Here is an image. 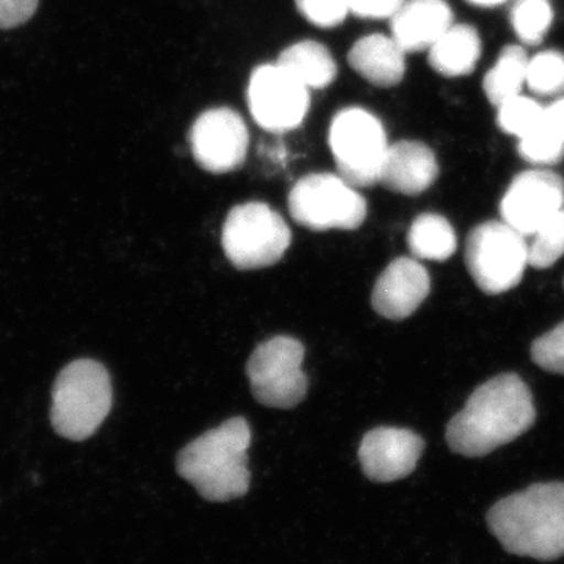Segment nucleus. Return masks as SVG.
I'll return each instance as SVG.
<instances>
[{"label":"nucleus","instance_id":"24","mask_svg":"<svg viewBox=\"0 0 564 564\" xmlns=\"http://www.w3.org/2000/svg\"><path fill=\"white\" fill-rule=\"evenodd\" d=\"M533 236V242L529 245L530 265L540 270L549 269L564 256V207Z\"/></svg>","mask_w":564,"mask_h":564},{"label":"nucleus","instance_id":"29","mask_svg":"<svg viewBox=\"0 0 564 564\" xmlns=\"http://www.w3.org/2000/svg\"><path fill=\"white\" fill-rule=\"evenodd\" d=\"M40 0H0V31L20 28L32 20Z\"/></svg>","mask_w":564,"mask_h":564},{"label":"nucleus","instance_id":"20","mask_svg":"<svg viewBox=\"0 0 564 564\" xmlns=\"http://www.w3.org/2000/svg\"><path fill=\"white\" fill-rule=\"evenodd\" d=\"M522 158L536 165H551L564 155V98L544 107L541 120L529 135L519 140Z\"/></svg>","mask_w":564,"mask_h":564},{"label":"nucleus","instance_id":"13","mask_svg":"<svg viewBox=\"0 0 564 564\" xmlns=\"http://www.w3.org/2000/svg\"><path fill=\"white\" fill-rule=\"evenodd\" d=\"M423 448L422 437L410 430L377 429L364 436L359 462L370 480L391 484L414 473Z\"/></svg>","mask_w":564,"mask_h":564},{"label":"nucleus","instance_id":"22","mask_svg":"<svg viewBox=\"0 0 564 564\" xmlns=\"http://www.w3.org/2000/svg\"><path fill=\"white\" fill-rule=\"evenodd\" d=\"M530 58L521 46H507L500 52L496 65L485 76L484 88L486 96L494 106L521 95L527 84V68Z\"/></svg>","mask_w":564,"mask_h":564},{"label":"nucleus","instance_id":"19","mask_svg":"<svg viewBox=\"0 0 564 564\" xmlns=\"http://www.w3.org/2000/svg\"><path fill=\"white\" fill-rule=\"evenodd\" d=\"M276 63L310 90L328 87L337 76L333 55L315 41H300L293 44L282 52Z\"/></svg>","mask_w":564,"mask_h":564},{"label":"nucleus","instance_id":"1","mask_svg":"<svg viewBox=\"0 0 564 564\" xmlns=\"http://www.w3.org/2000/svg\"><path fill=\"white\" fill-rule=\"evenodd\" d=\"M536 419L533 397L514 373L497 375L475 389L466 406L448 422V447L455 454L480 458L518 440Z\"/></svg>","mask_w":564,"mask_h":564},{"label":"nucleus","instance_id":"14","mask_svg":"<svg viewBox=\"0 0 564 564\" xmlns=\"http://www.w3.org/2000/svg\"><path fill=\"white\" fill-rule=\"evenodd\" d=\"M430 285V274L422 263L411 258L395 259L375 284L373 310L389 321H403L425 302Z\"/></svg>","mask_w":564,"mask_h":564},{"label":"nucleus","instance_id":"8","mask_svg":"<svg viewBox=\"0 0 564 564\" xmlns=\"http://www.w3.org/2000/svg\"><path fill=\"white\" fill-rule=\"evenodd\" d=\"M337 174L352 187H372L380 181L389 150L383 124L370 111L350 107L334 117L329 129Z\"/></svg>","mask_w":564,"mask_h":564},{"label":"nucleus","instance_id":"15","mask_svg":"<svg viewBox=\"0 0 564 564\" xmlns=\"http://www.w3.org/2000/svg\"><path fill=\"white\" fill-rule=\"evenodd\" d=\"M440 174L433 151L421 141H399L389 144L380 181L388 191L406 196L421 195L429 191Z\"/></svg>","mask_w":564,"mask_h":564},{"label":"nucleus","instance_id":"23","mask_svg":"<svg viewBox=\"0 0 564 564\" xmlns=\"http://www.w3.org/2000/svg\"><path fill=\"white\" fill-rule=\"evenodd\" d=\"M552 21L554 10L549 0H518L511 13L516 35L525 44L541 43L551 29Z\"/></svg>","mask_w":564,"mask_h":564},{"label":"nucleus","instance_id":"30","mask_svg":"<svg viewBox=\"0 0 564 564\" xmlns=\"http://www.w3.org/2000/svg\"><path fill=\"white\" fill-rule=\"evenodd\" d=\"M350 13L367 20L392 18L404 0H347Z\"/></svg>","mask_w":564,"mask_h":564},{"label":"nucleus","instance_id":"26","mask_svg":"<svg viewBox=\"0 0 564 564\" xmlns=\"http://www.w3.org/2000/svg\"><path fill=\"white\" fill-rule=\"evenodd\" d=\"M543 110L544 107H541L533 99L525 98L521 93V95L500 104L497 122H499L503 132L521 140L536 128Z\"/></svg>","mask_w":564,"mask_h":564},{"label":"nucleus","instance_id":"25","mask_svg":"<svg viewBox=\"0 0 564 564\" xmlns=\"http://www.w3.org/2000/svg\"><path fill=\"white\" fill-rule=\"evenodd\" d=\"M527 85L541 96L556 95L564 90V55L545 51L534 55L527 68Z\"/></svg>","mask_w":564,"mask_h":564},{"label":"nucleus","instance_id":"7","mask_svg":"<svg viewBox=\"0 0 564 564\" xmlns=\"http://www.w3.org/2000/svg\"><path fill=\"white\" fill-rule=\"evenodd\" d=\"M293 220L313 231H352L366 221L367 203L339 174H307L289 195Z\"/></svg>","mask_w":564,"mask_h":564},{"label":"nucleus","instance_id":"17","mask_svg":"<svg viewBox=\"0 0 564 564\" xmlns=\"http://www.w3.org/2000/svg\"><path fill=\"white\" fill-rule=\"evenodd\" d=\"M404 52L392 36H364L348 54V63L359 76L377 87L389 88L400 84L406 69Z\"/></svg>","mask_w":564,"mask_h":564},{"label":"nucleus","instance_id":"11","mask_svg":"<svg viewBox=\"0 0 564 564\" xmlns=\"http://www.w3.org/2000/svg\"><path fill=\"white\" fill-rule=\"evenodd\" d=\"M191 147L196 163L206 172L232 173L247 159L250 135L237 111L220 107L199 115L192 128Z\"/></svg>","mask_w":564,"mask_h":564},{"label":"nucleus","instance_id":"12","mask_svg":"<svg viewBox=\"0 0 564 564\" xmlns=\"http://www.w3.org/2000/svg\"><path fill=\"white\" fill-rule=\"evenodd\" d=\"M564 207V182L547 170L516 176L500 203L502 220L524 236H533Z\"/></svg>","mask_w":564,"mask_h":564},{"label":"nucleus","instance_id":"27","mask_svg":"<svg viewBox=\"0 0 564 564\" xmlns=\"http://www.w3.org/2000/svg\"><path fill=\"white\" fill-rule=\"evenodd\" d=\"M532 359L547 372L564 375V322L534 340Z\"/></svg>","mask_w":564,"mask_h":564},{"label":"nucleus","instance_id":"9","mask_svg":"<svg viewBox=\"0 0 564 564\" xmlns=\"http://www.w3.org/2000/svg\"><path fill=\"white\" fill-rule=\"evenodd\" d=\"M303 359L304 347L293 337L278 336L259 345L247 366L256 400L280 410L302 403L307 392Z\"/></svg>","mask_w":564,"mask_h":564},{"label":"nucleus","instance_id":"16","mask_svg":"<svg viewBox=\"0 0 564 564\" xmlns=\"http://www.w3.org/2000/svg\"><path fill=\"white\" fill-rule=\"evenodd\" d=\"M392 20V39L404 52L429 51L454 24L445 0H404Z\"/></svg>","mask_w":564,"mask_h":564},{"label":"nucleus","instance_id":"21","mask_svg":"<svg viewBox=\"0 0 564 564\" xmlns=\"http://www.w3.org/2000/svg\"><path fill=\"white\" fill-rule=\"evenodd\" d=\"M408 245L414 258L444 262L455 254L458 240L451 223L437 214L415 218L408 232Z\"/></svg>","mask_w":564,"mask_h":564},{"label":"nucleus","instance_id":"10","mask_svg":"<svg viewBox=\"0 0 564 564\" xmlns=\"http://www.w3.org/2000/svg\"><path fill=\"white\" fill-rule=\"evenodd\" d=\"M310 88L282 69L278 63L259 66L248 85L252 118L265 131H293L310 110Z\"/></svg>","mask_w":564,"mask_h":564},{"label":"nucleus","instance_id":"5","mask_svg":"<svg viewBox=\"0 0 564 564\" xmlns=\"http://www.w3.org/2000/svg\"><path fill=\"white\" fill-rule=\"evenodd\" d=\"M291 242L292 232L288 223L263 203L234 207L223 225V250L239 270L274 265L281 261Z\"/></svg>","mask_w":564,"mask_h":564},{"label":"nucleus","instance_id":"3","mask_svg":"<svg viewBox=\"0 0 564 564\" xmlns=\"http://www.w3.org/2000/svg\"><path fill=\"white\" fill-rule=\"evenodd\" d=\"M251 430L242 417L196 437L177 456V473L209 502L240 499L250 488Z\"/></svg>","mask_w":564,"mask_h":564},{"label":"nucleus","instance_id":"2","mask_svg":"<svg viewBox=\"0 0 564 564\" xmlns=\"http://www.w3.org/2000/svg\"><path fill=\"white\" fill-rule=\"evenodd\" d=\"M489 530L505 551L554 562L564 555V484H536L499 500L488 511Z\"/></svg>","mask_w":564,"mask_h":564},{"label":"nucleus","instance_id":"31","mask_svg":"<svg viewBox=\"0 0 564 564\" xmlns=\"http://www.w3.org/2000/svg\"><path fill=\"white\" fill-rule=\"evenodd\" d=\"M474 6L480 7H496L500 6V3L507 2V0H469Z\"/></svg>","mask_w":564,"mask_h":564},{"label":"nucleus","instance_id":"18","mask_svg":"<svg viewBox=\"0 0 564 564\" xmlns=\"http://www.w3.org/2000/svg\"><path fill=\"white\" fill-rule=\"evenodd\" d=\"M481 55V41L470 25L452 24L429 50L430 65L445 77L473 73Z\"/></svg>","mask_w":564,"mask_h":564},{"label":"nucleus","instance_id":"4","mask_svg":"<svg viewBox=\"0 0 564 564\" xmlns=\"http://www.w3.org/2000/svg\"><path fill=\"white\" fill-rule=\"evenodd\" d=\"M111 402L110 377L102 364L91 359L70 362L54 386V429L66 440H88L106 421Z\"/></svg>","mask_w":564,"mask_h":564},{"label":"nucleus","instance_id":"28","mask_svg":"<svg viewBox=\"0 0 564 564\" xmlns=\"http://www.w3.org/2000/svg\"><path fill=\"white\" fill-rule=\"evenodd\" d=\"M300 13L318 28H336L350 13L347 0H295Z\"/></svg>","mask_w":564,"mask_h":564},{"label":"nucleus","instance_id":"6","mask_svg":"<svg viewBox=\"0 0 564 564\" xmlns=\"http://www.w3.org/2000/svg\"><path fill=\"white\" fill-rule=\"evenodd\" d=\"M466 265L475 284L488 295L511 291L530 265L524 234L503 220L481 223L467 236Z\"/></svg>","mask_w":564,"mask_h":564}]
</instances>
